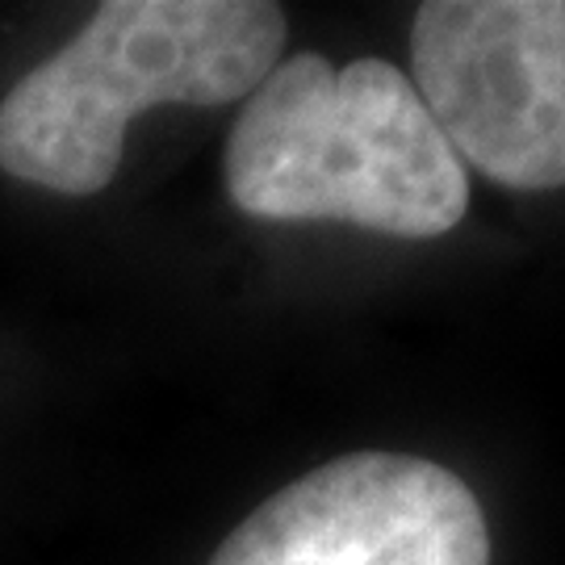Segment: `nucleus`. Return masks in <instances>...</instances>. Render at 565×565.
Returning a JSON list of instances; mask_svg holds the SVG:
<instances>
[{"instance_id": "nucleus-1", "label": "nucleus", "mask_w": 565, "mask_h": 565, "mask_svg": "<svg viewBox=\"0 0 565 565\" xmlns=\"http://www.w3.org/2000/svg\"><path fill=\"white\" fill-rule=\"evenodd\" d=\"M226 193L264 223H352L394 239L448 235L469 210V172L385 60L331 67L302 51L243 102L226 139Z\"/></svg>"}, {"instance_id": "nucleus-2", "label": "nucleus", "mask_w": 565, "mask_h": 565, "mask_svg": "<svg viewBox=\"0 0 565 565\" xmlns=\"http://www.w3.org/2000/svg\"><path fill=\"white\" fill-rule=\"evenodd\" d=\"M268 0H109L0 102V168L60 198L114 181L130 118L151 105H231L281 63Z\"/></svg>"}, {"instance_id": "nucleus-3", "label": "nucleus", "mask_w": 565, "mask_h": 565, "mask_svg": "<svg viewBox=\"0 0 565 565\" xmlns=\"http://www.w3.org/2000/svg\"><path fill=\"white\" fill-rule=\"evenodd\" d=\"M411 84L461 163L507 189L565 184V0H427Z\"/></svg>"}, {"instance_id": "nucleus-4", "label": "nucleus", "mask_w": 565, "mask_h": 565, "mask_svg": "<svg viewBox=\"0 0 565 565\" xmlns=\"http://www.w3.org/2000/svg\"><path fill=\"white\" fill-rule=\"evenodd\" d=\"M210 565H490V532L445 465L348 452L256 507Z\"/></svg>"}]
</instances>
